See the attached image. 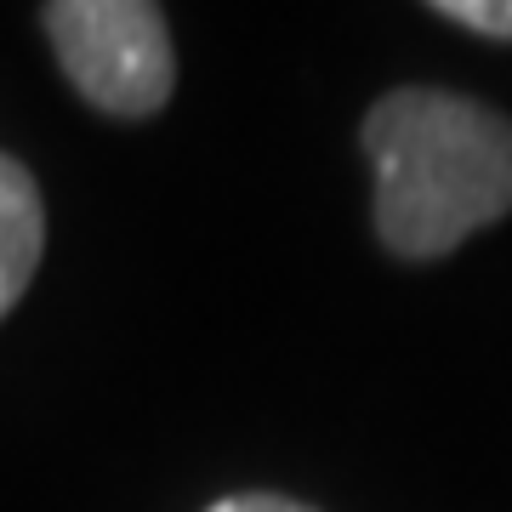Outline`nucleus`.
<instances>
[{
    "label": "nucleus",
    "mask_w": 512,
    "mask_h": 512,
    "mask_svg": "<svg viewBox=\"0 0 512 512\" xmlns=\"http://www.w3.org/2000/svg\"><path fill=\"white\" fill-rule=\"evenodd\" d=\"M376 171V234L404 262L450 256L512 211V120L478 97L399 86L359 126Z\"/></svg>",
    "instance_id": "nucleus-1"
},
{
    "label": "nucleus",
    "mask_w": 512,
    "mask_h": 512,
    "mask_svg": "<svg viewBox=\"0 0 512 512\" xmlns=\"http://www.w3.org/2000/svg\"><path fill=\"white\" fill-rule=\"evenodd\" d=\"M57 69L97 114L148 120L177 92V52L160 0H46Z\"/></svg>",
    "instance_id": "nucleus-2"
},
{
    "label": "nucleus",
    "mask_w": 512,
    "mask_h": 512,
    "mask_svg": "<svg viewBox=\"0 0 512 512\" xmlns=\"http://www.w3.org/2000/svg\"><path fill=\"white\" fill-rule=\"evenodd\" d=\"M46 251V205L29 165L0 154V319L23 302Z\"/></svg>",
    "instance_id": "nucleus-3"
},
{
    "label": "nucleus",
    "mask_w": 512,
    "mask_h": 512,
    "mask_svg": "<svg viewBox=\"0 0 512 512\" xmlns=\"http://www.w3.org/2000/svg\"><path fill=\"white\" fill-rule=\"evenodd\" d=\"M427 6L490 40H512V0H427Z\"/></svg>",
    "instance_id": "nucleus-4"
},
{
    "label": "nucleus",
    "mask_w": 512,
    "mask_h": 512,
    "mask_svg": "<svg viewBox=\"0 0 512 512\" xmlns=\"http://www.w3.org/2000/svg\"><path fill=\"white\" fill-rule=\"evenodd\" d=\"M205 512H313V507H302V501H291V495L245 490V495H228V501H217V507H205Z\"/></svg>",
    "instance_id": "nucleus-5"
}]
</instances>
